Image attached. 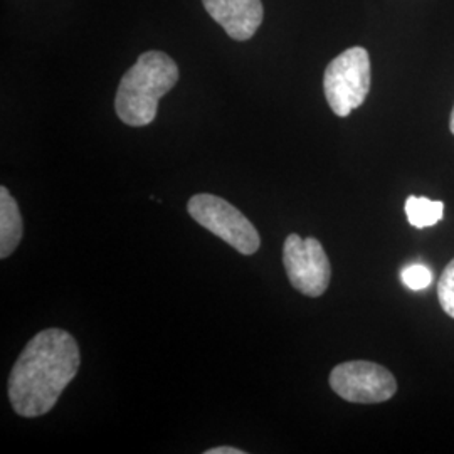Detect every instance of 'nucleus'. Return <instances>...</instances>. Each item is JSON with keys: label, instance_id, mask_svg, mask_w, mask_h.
<instances>
[{"label": "nucleus", "instance_id": "obj_1", "mask_svg": "<svg viewBox=\"0 0 454 454\" xmlns=\"http://www.w3.org/2000/svg\"><path fill=\"white\" fill-rule=\"evenodd\" d=\"M82 364L74 337L61 328L39 332L17 358L9 399L19 416L37 418L56 406Z\"/></svg>", "mask_w": 454, "mask_h": 454}, {"label": "nucleus", "instance_id": "obj_2", "mask_svg": "<svg viewBox=\"0 0 454 454\" xmlns=\"http://www.w3.org/2000/svg\"><path fill=\"white\" fill-rule=\"evenodd\" d=\"M179 82L176 61L160 51H146L123 74L114 110L129 127L150 125L159 110V101Z\"/></svg>", "mask_w": 454, "mask_h": 454}, {"label": "nucleus", "instance_id": "obj_3", "mask_svg": "<svg viewBox=\"0 0 454 454\" xmlns=\"http://www.w3.org/2000/svg\"><path fill=\"white\" fill-rule=\"evenodd\" d=\"M324 90L332 112L348 116L362 106L371 90V58L364 48L339 54L325 71Z\"/></svg>", "mask_w": 454, "mask_h": 454}, {"label": "nucleus", "instance_id": "obj_4", "mask_svg": "<svg viewBox=\"0 0 454 454\" xmlns=\"http://www.w3.org/2000/svg\"><path fill=\"white\" fill-rule=\"evenodd\" d=\"M191 217L214 236L232 246L241 254L251 256L261 246L260 232L243 212L227 200L212 194H197L189 200Z\"/></svg>", "mask_w": 454, "mask_h": 454}, {"label": "nucleus", "instance_id": "obj_5", "mask_svg": "<svg viewBox=\"0 0 454 454\" xmlns=\"http://www.w3.org/2000/svg\"><path fill=\"white\" fill-rule=\"evenodd\" d=\"M283 262L294 290L309 298H318L326 292L332 266L318 239L290 234L283 247Z\"/></svg>", "mask_w": 454, "mask_h": 454}, {"label": "nucleus", "instance_id": "obj_6", "mask_svg": "<svg viewBox=\"0 0 454 454\" xmlns=\"http://www.w3.org/2000/svg\"><path fill=\"white\" fill-rule=\"evenodd\" d=\"M330 386L341 399L356 404L386 403L397 390V382L386 367L364 360L337 365L330 373Z\"/></svg>", "mask_w": 454, "mask_h": 454}, {"label": "nucleus", "instance_id": "obj_7", "mask_svg": "<svg viewBox=\"0 0 454 454\" xmlns=\"http://www.w3.org/2000/svg\"><path fill=\"white\" fill-rule=\"evenodd\" d=\"M207 14L234 41L251 39L262 22L261 0H202Z\"/></svg>", "mask_w": 454, "mask_h": 454}, {"label": "nucleus", "instance_id": "obj_8", "mask_svg": "<svg viewBox=\"0 0 454 454\" xmlns=\"http://www.w3.org/2000/svg\"><path fill=\"white\" fill-rule=\"evenodd\" d=\"M22 239V217L16 199L0 187V258L5 260L16 251Z\"/></svg>", "mask_w": 454, "mask_h": 454}, {"label": "nucleus", "instance_id": "obj_9", "mask_svg": "<svg viewBox=\"0 0 454 454\" xmlns=\"http://www.w3.org/2000/svg\"><path fill=\"white\" fill-rule=\"evenodd\" d=\"M444 204L438 200H431L427 197L409 195L406 200V214L411 226L424 229L434 226L442 219Z\"/></svg>", "mask_w": 454, "mask_h": 454}, {"label": "nucleus", "instance_id": "obj_10", "mask_svg": "<svg viewBox=\"0 0 454 454\" xmlns=\"http://www.w3.org/2000/svg\"><path fill=\"white\" fill-rule=\"evenodd\" d=\"M438 298L444 313L454 318V260L439 278Z\"/></svg>", "mask_w": 454, "mask_h": 454}, {"label": "nucleus", "instance_id": "obj_11", "mask_svg": "<svg viewBox=\"0 0 454 454\" xmlns=\"http://www.w3.org/2000/svg\"><path fill=\"white\" fill-rule=\"evenodd\" d=\"M401 279L411 290H424L431 285L433 273L427 266L416 262V264H409L401 271Z\"/></svg>", "mask_w": 454, "mask_h": 454}, {"label": "nucleus", "instance_id": "obj_12", "mask_svg": "<svg viewBox=\"0 0 454 454\" xmlns=\"http://www.w3.org/2000/svg\"><path fill=\"white\" fill-rule=\"evenodd\" d=\"M206 454H244L243 450L232 448V446H219V448H212L207 450Z\"/></svg>", "mask_w": 454, "mask_h": 454}, {"label": "nucleus", "instance_id": "obj_13", "mask_svg": "<svg viewBox=\"0 0 454 454\" xmlns=\"http://www.w3.org/2000/svg\"><path fill=\"white\" fill-rule=\"evenodd\" d=\"M450 130H451V133L454 135V108L453 112H451V120H450Z\"/></svg>", "mask_w": 454, "mask_h": 454}]
</instances>
